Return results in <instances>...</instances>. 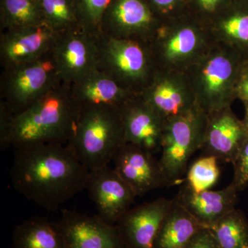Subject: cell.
Masks as SVG:
<instances>
[{
    "label": "cell",
    "instance_id": "obj_1",
    "mask_svg": "<svg viewBox=\"0 0 248 248\" xmlns=\"http://www.w3.org/2000/svg\"><path fill=\"white\" fill-rule=\"evenodd\" d=\"M14 151L10 177L15 190L48 211L58 210L86 187L89 170L67 144Z\"/></svg>",
    "mask_w": 248,
    "mask_h": 248
},
{
    "label": "cell",
    "instance_id": "obj_2",
    "mask_svg": "<svg viewBox=\"0 0 248 248\" xmlns=\"http://www.w3.org/2000/svg\"><path fill=\"white\" fill-rule=\"evenodd\" d=\"M79 109L71 86L62 81L17 115L0 107V148L66 145L74 133Z\"/></svg>",
    "mask_w": 248,
    "mask_h": 248
},
{
    "label": "cell",
    "instance_id": "obj_3",
    "mask_svg": "<svg viewBox=\"0 0 248 248\" xmlns=\"http://www.w3.org/2000/svg\"><path fill=\"white\" fill-rule=\"evenodd\" d=\"M244 58L228 46L214 42L185 72L196 104L206 115L231 107Z\"/></svg>",
    "mask_w": 248,
    "mask_h": 248
},
{
    "label": "cell",
    "instance_id": "obj_4",
    "mask_svg": "<svg viewBox=\"0 0 248 248\" xmlns=\"http://www.w3.org/2000/svg\"><path fill=\"white\" fill-rule=\"evenodd\" d=\"M120 108L80 107L67 146L89 171L108 166L125 143Z\"/></svg>",
    "mask_w": 248,
    "mask_h": 248
},
{
    "label": "cell",
    "instance_id": "obj_5",
    "mask_svg": "<svg viewBox=\"0 0 248 248\" xmlns=\"http://www.w3.org/2000/svg\"><path fill=\"white\" fill-rule=\"evenodd\" d=\"M149 43L159 69L185 73L214 41L208 27L187 14L163 21Z\"/></svg>",
    "mask_w": 248,
    "mask_h": 248
},
{
    "label": "cell",
    "instance_id": "obj_6",
    "mask_svg": "<svg viewBox=\"0 0 248 248\" xmlns=\"http://www.w3.org/2000/svg\"><path fill=\"white\" fill-rule=\"evenodd\" d=\"M98 49V69L134 94H140L159 70L148 41L101 34Z\"/></svg>",
    "mask_w": 248,
    "mask_h": 248
},
{
    "label": "cell",
    "instance_id": "obj_7",
    "mask_svg": "<svg viewBox=\"0 0 248 248\" xmlns=\"http://www.w3.org/2000/svg\"><path fill=\"white\" fill-rule=\"evenodd\" d=\"M60 82L52 50L35 61L4 68L0 79V107L17 115Z\"/></svg>",
    "mask_w": 248,
    "mask_h": 248
},
{
    "label": "cell",
    "instance_id": "obj_8",
    "mask_svg": "<svg viewBox=\"0 0 248 248\" xmlns=\"http://www.w3.org/2000/svg\"><path fill=\"white\" fill-rule=\"evenodd\" d=\"M207 122L208 115L198 108L165 122L159 161L169 186L182 180L191 156L202 150Z\"/></svg>",
    "mask_w": 248,
    "mask_h": 248
},
{
    "label": "cell",
    "instance_id": "obj_9",
    "mask_svg": "<svg viewBox=\"0 0 248 248\" xmlns=\"http://www.w3.org/2000/svg\"><path fill=\"white\" fill-rule=\"evenodd\" d=\"M52 55L60 81L72 86L97 68L98 37L83 29L59 34Z\"/></svg>",
    "mask_w": 248,
    "mask_h": 248
},
{
    "label": "cell",
    "instance_id": "obj_10",
    "mask_svg": "<svg viewBox=\"0 0 248 248\" xmlns=\"http://www.w3.org/2000/svg\"><path fill=\"white\" fill-rule=\"evenodd\" d=\"M140 95L166 121L197 108L195 94L185 73L159 69Z\"/></svg>",
    "mask_w": 248,
    "mask_h": 248
},
{
    "label": "cell",
    "instance_id": "obj_11",
    "mask_svg": "<svg viewBox=\"0 0 248 248\" xmlns=\"http://www.w3.org/2000/svg\"><path fill=\"white\" fill-rule=\"evenodd\" d=\"M162 22L143 0H112L103 18L101 34L149 42Z\"/></svg>",
    "mask_w": 248,
    "mask_h": 248
},
{
    "label": "cell",
    "instance_id": "obj_12",
    "mask_svg": "<svg viewBox=\"0 0 248 248\" xmlns=\"http://www.w3.org/2000/svg\"><path fill=\"white\" fill-rule=\"evenodd\" d=\"M85 189L95 205L97 215L110 225H116L137 197L128 184L108 165L89 171Z\"/></svg>",
    "mask_w": 248,
    "mask_h": 248
},
{
    "label": "cell",
    "instance_id": "obj_13",
    "mask_svg": "<svg viewBox=\"0 0 248 248\" xmlns=\"http://www.w3.org/2000/svg\"><path fill=\"white\" fill-rule=\"evenodd\" d=\"M54 224L68 248H125L116 225L109 224L98 215L64 209Z\"/></svg>",
    "mask_w": 248,
    "mask_h": 248
},
{
    "label": "cell",
    "instance_id": "obj_14",
    "mask_svg": "<svg viewBox=\"0 0 248 248\" xmlns=\"http://www.w3.org/2000/svg\"><path fill=\"white\" fill-rule=\"evenodd\" d=\"M111 162L137 197L169 186L159 160L153 153L138 146L124 143L116 151Z\"/></svg>",
    "mask_w": 248,
    "mask_h": 248
},
{
    "label": "cell",
    "instance_id": "obj_15",
    "mask_svg": "<svg viewBox=\"0 0 248 248\" xmlns=\"http://www.w3.org/2000/svg\"><path fill=\"white\" fill-rule=\"evenodd\" d=\"M59 34L46 24L1 31L0 63L1 68L35 61L53 48Z\"/></svg>",
    "mask_w": 248,
    "mask_h": 248
},
{
    "label": "cell",
    "instance_id": "obj_16",
    "mask_svg": "<svg viewBox=\"0 0 248 248\" xmlns=\"http://www.w3.org/2000/svg\"><path fill=\"white\" fill-rule=\"evenodd\" d=\"M125 143L153 153L161 151L165 121L140 94L120 108Z\"/></svg>",
    "mask_w": 248,
    "mask_h": 248
},
{
    "label": "cell",
    "instance_id": "obj_17",
    "mask_svg": "<svg viewBox=\"0 0 248 248\" xmlns=\"http://www.w3.org/2000/svg\"><path fill=\"white\" fill-rule=\"evenodd\" d=\"M172 200L159 198L130 209L116 223L125 248H154L155 238Z\"/></svg>",
    "mask_w": 248,
    "mask_h": 248
},
{
    "label": "cell",
    "instance_id": "obj_18",
    "mask_svg": "<svg viewBox=\"0 0 248 248\" xmlns=\"http://www.w3.org/2000/svg\"><path fill=\"white\" fill-rule=\"evenodd\" d=\"M207 115L208 122L202 150L205 155L233 164L248 138L244 123L234 115L231 107Z\"/></svg>",
    "mask_w": 248,
    "mask_h": 248
},
{
    "label": "cell",
    "instance_id": "obj_19",
    "mask_svg": "<svg viewBox=\"0 0 248 248\" xmlns=\"http://www.w3.org/2000/svg\"><path fill=\"white\" fill-rule=\"evenodd\" d=\"M238 192L232 184L219 190H206L194 193L187 187L179 192L175 200L199 223L210 229L235 209Z\"/></svg>",
    "mask_w": 248,
    "mask_h": 248
},
{
    "label": "cell",
    "instance_id": "obj_20",
    "mask_svg": "<svg viewBox=\"0 0 248 248\" xmlns=\"http://www.w3.org/2000/svg\"><path fill=\"white\" fill-rule=\"evenodd\" d=\"M71 91L79 107L121 108L135 94L98 68L73 85Z\"/></svg>",
    "mask_w": 248,
    "mask_h": 248
},
{
    "label": "cell",
    "instance_id": "obj_21",
    "mask_svg": "<svg viewBox=\"0 0 248 248\" xmlns=\"http://www.w3.org/2000/svg\"><path fill=\"white\" fill-rule=\"evenodd\" d=\"M233 1L210 24L214 42L223 44L248 58V7Z\"/></svg>",
    "mask_w": 248,
    "mask_h": 248
},
{
    "label": "cell",
    "instance_id": "obj_22",
    "mask_svg": "<svg viewBox=\"0 0 248 248\" xmlns=\"http://www.w3.org/2000/svg\"><path fill=\"white\" fill-rule=\"evenodd\" d=\"M172 200L155 238L154 248H186L205 228L183 205Z\"/></svg>",
    "mask_w": 248,
    "mask_h": 248
},
{
    "label": "cell",
    "instance_id": "obj_23",
    "mask_svg": "<svg viewBox=\"0 0 248 248\" xmlns=\"http://www.w3.org/2000/svg\"><path fill=\"white\" fill-rule=\"evenodd\" d=\"M14 248H68L60 232L46 217H32L16 227Z\"/></svg>",
    "mask_w": 248,
    "mask_h": 248
},
{
    "label": "cell",
    "instance_id": "obj_24",
    "mask_svg": "<svg viewBox=\"0 0 248 248\" xmlns=\"http://www.w3.org/2000/svg\"><path fill=\"white\" fill-rule=\"evenodd\" d=\"M39 0H1L3 31L43 24Z\"/></svg>",
    "mask_w": 248,
    "mask_h": 248
},
{
    "label": "cell",
    "instance_id": "obj_25",
    "mask_svg": "<svg viewBox=\"0 0 248 248\" xmlns=\"http://www.w3.org/2000/svg\"><path fill=\"white\" fill-rule=\"evenodd\" d=\"M44 22L58 34L84 30L74 0H39Z\"/></svg>",
    "mask_w": 248,
    "mask_h": 248
},
{
    "label": "cell",
    "instance_id": "obj_26",
    "mask_svg": "<svg viewBox=\"0 0 248 248\" xmlns=\"http://www.w3.org/2000/svg\"><path fill=\"white\" fill-rule=\"evenodd\" d=\"M210 230L220 248H248V221L241 210H232Z\"/></svg>",
    "mask_w": 248,
    "mask_h": 248
},
{
    "label": "cell",
    "instance_id": "obj_27",
    "mask_svg": "<svg viewBox=\"0 0 248 248\" xmlns=\"http://www.w3.org/2000/svg\"><path fill=\"white\" fill-rule=\"evenodd\" d=\"M215 156L205 155L197 159L187 171L186 187L194 193L210 190L220 175V170Z\"/></svg>",
    "mask_w": 248,
    "mask_h": 248
},
{
    "label": "cell",
    "instance_id": "obj_28",
    "mask_svg": "<svg viewBox=\"0 0 248 248\" xmlns=\"http://www.w3.org/2000/svg\"><path fill=\"white\" fill-rule=\"evenodd\" d=\"M74 1L84 30L96 37H99L102 33L103 18L112 0Z\"/></svg>",
    "mask_w": 248,
    "mask_h": 248
},
{
    "label": "cell",
    "instance_id": "obj_29",
    "mask_svg": "<svg viewBox=\"0 0 248 248\" xmlns=\"http://www.w3.org/2000/svg\"><path fill=\"white\" fill-rule=\"evenodd\" d=\"M234 0H187V14L209 27Z\"/></svg>",
    "mask_w": 248,
    "mask_h": 248
},
{
    "label": "cell",
    "instance_id": "obj_30",
    "mask_svg": "<svg viewBox=\"0 0 248 248\" xmlns=\"http://www.w3.org/2000/svg\"><path fill=\"white\" fill-rule=\"evenodd\" d=\"M162 21L187 14V0H143Z\"/></svg>",
    "mask_w": 248,
    "mask_h": 248
},
{
    "label": "cell",
    "instance_id": "obj_31",
    "mask_svg": "<svg viewBox=\"0 0 248 248\" xmlns=\"http://www.w3.org/2000/svg\"><path fill=\"white\" fill-rule=\"evenodd\" d=\"M232 164L234 166V178L232 184L240 192L244 190L248 185V138Z\"/></svg>",
    "mask_w": 248,
    "mask_h": 248
},
{
    "label": "cell",
    "instance_id": "obj_32",
    "mask_svg": "<svg viewBox=\"0 0 248 248\" xmlns=\"http://www.w3.org/2000/svg\"><path fill=\"white\" fill-rule=\"evenodd\" d=\"M186 248H220L215 236L208 228L201 230Z\"/></svg>",
    "mask_w": 248,
    "mask_h": 248
},
{
    "label": "cell",
    "instance_id": "obj_33",
    "mask_svg": "<svg viewBox=\"0 0 248 248\" xmlns=\"http://www.w3.org/2000/svg\"><path fill=\"white\" fill-rule=\"evenodd\" d=\"M236 98L248 103V65L244 63L236 86Z\"/></svg>",
    "mask_w": 248,
    "mask_h": 248
},
{
    "label": "cell",
    "instance_id": "obj_34",
    "mask_svg": "<svg viewBox=\"0 0 248 248\" xmlns=\"http://www.w3.org/2000/svg\"><path fill=\"white\" fill-rule=\"evenodd\" d=\"M244 104L245 107V118L242 122L248 134V103L244 102Z\"/></svg>",
    "mask_w": 248,
    "mask_h": 248
},
{
    "label": "cell",
    "instance_id": "obj_35",
    "mask_svg": "<svg viewBox=\"0 0 248 248\" xmlns=\"http://www.w3.org/2000/svg\"><path fill=\"white\" fill-rule=\"evenodd\" d=\"M245 63H246V64L248 65V58L246 59V61H245Z\"/></svg>",
    "mask_w": 248,
    "mask_h": 248
}]
</instances>
